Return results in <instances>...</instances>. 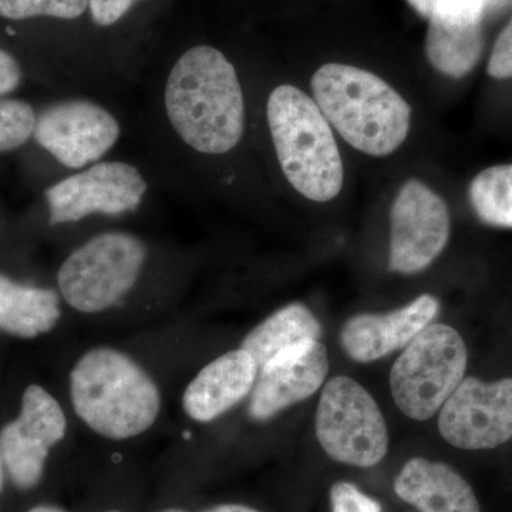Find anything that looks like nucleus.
Masks as SVG:
<instances>
[{
    "instance_id": "7",
    "label": "nucleus",
    "mask_w": 512,
    "mask_h": 512,
    "mask_svg": "<svg viewBox=\"0 0 512 512\" xmlns=\"http://www.w3.org/2000/svg\"><path fill=\"white\" fill-rule=\"evenodd\" d=\"M144 259L146 248L134 235H99L64 261L57 276L60 292L76 311H106L136 285Z\"/></svg>"
},
{
    "instance_id": "28",
    "label": "nucleus",
    "mask_w": 512,
    "mask_h": 512,
    "mask_svg": "<svg viewBox=\"0 0 512 512\" xmlns=\"http://www.w3.org/2000/svg\"><path fill=\"white\" fill-rule=\"evenodd\" d=\"M204 512H259L254 510V508L247 507V505L241 504H222L217 505V507H212L210 510Z\"/></svg>"
},
{
    "instance_id": "10",
    "label": "nucleus",
    "mask_w": 512,
    "mask_h": 512,
    "mask_svg": "<svg viewBox=\"0 0 512 512\" xmlns=\"http://www.w3.org/2000/svg\"><path fill=\"white\" fill-rule=\"evenodd\" d=\"M147 191L143 175L126 163H99L64 178L46 191L50 224H67L92 214L136 211Z\"/></svg>"
},
{
    "instance_id": "14",
    "label": "nucleus",
    "mask_w": 512,
    "mask_h": 512,
    "mask_svg": "<svg viewBox=\"0 0 512 512\" xmlns=\"http://www.w3.org/2000/svg\"><path fill=\"white\" fill-rule=\"evenodd\" d=\"M328 373V350L320 342L268 363L256 377L249 416L258 421L269 420L309 399L325 383Z\"/></svg>"
},
{
    "instance_id": "19",
    "label": "nucleus",
    "mask_w": 512,
    "mask_h": 512,
    "mask_svg": "<svg viewBox=\"0 0 512 512\" xmlns=\"http://www.w3.org/2000/svg\"><path fill=\"white\" fill-rule=\"evenodd\" d=\"M483 49V25L429 20L426 55L437 72L460 79L476 67Z\"/></svg>"
},
{
    "instance_id": "13",
    "label": "nucleus",
    "mask_w": 512,
    "mask_h": 512,
    "mask_svg": "<svg viewBox=\"0 0 512 512\" xmlns=\"http://www.w3.org/2000/svg\"><path fill=\"white\" fill-rule=\"evenodd\" d=\"M434 296L421 295L409 305L387 313H360L340 330V345L350 359L375 362L410 342L439 315Z\"/></svg>"
},
{
    "instance_id": "30",
    "label": "nucleus",
    "mask_w": 512,
    "mask_h": 512,
    "mask_svg": "<svg viewBox=\"0 0 512 512\" xmlns=\"http://www.w3.org/2000/svg\"><path fill=\"white\" fill-rule=\"evenodd\" d=\"M3 483H5V464H3L2 454H0V493L3 490Z\"/></svg>"
},
{
    "instance_id": "25",
    "label": "nucleus",
    "mask_w": 512,
    "mask_h": 512,
    "mask_svg": "<svg viewBox=\"0 0 512 512\" xmlns=\"http://www.w3.org/2000/svg\"><path fill=\"white\" fill-rule=\"evenodd\" d=\"M487 70L494 79L512 77V19L495 42Z\"/></svg>"
},
{
    "instance_id": "3",
    "label": "nucleus",
    "mask_w": 512,
    "mask_h": 512,
    "mask_svg": "<svg viewBox=\"0 0 512 512\" xmlns=\"http://www.w3.org/2000/svg\"><path fill=\"white\" fill-rule=\"evenodd\" d=\"M74 412L100 436L126 440L156 423L161 396L138 363L116 349L90 350L70 373Z\"/></svg>"
},
{
    "instance_id": "20",
    "label": "nucleus",
    "mask_w": 512,
    "mask_h": 512,
    "mask_svg": "<svg viewBox=\"0 0 512 512\" xmlns=\"http://www.w3.org/2000/svg\"><path fill=\"white\" fill-rule=\"evenodd\" d=\"M470 201L484 224L512 229V164L481 171L470 185Z\"/></svg>"
},
{
    "instance_id": "26",
    "label": "nucleus",
    "mask_w": 512,
    "mask_h": 512,
    "mask_svg": "<svg viewBox=\"0 0 512 512\" xmlns=\"http://www.w3.org/2000/svg\"><path fill=\"white\" fill-rule=\"evenodd\" d=\"M138 0H89L90 15L99 26H111L119 22Z\"/></svg>"
},
{
    "instance_id": "32",
    "label": "nucleus",
    "mask_w": 512,
    "mask_h": 512,
    "mask_svg": "<svg viewBox=\"0 0 512 512\" xmlns=\"http://www.w3.org/2000/svg\"><path fill=\"white\" fill-rule=\"evenodd\" d=\"M107 512H120V511H107Z\"/></svg>"
},
{
    "instance_id": "16",
    "label": "nucleus",
    "mask_w": 512,
    "mask_h": 512,
    "mask_svg": "<svg viewBox=\"0 0 512 512\" xmlns=\"http://www.w3.org/2000/svg\"><path fill=\"white\" fill-rule=\"evenodd\" d=\"M394 491L420 512H481L470 484L439 461H407L394 480Z\"/></svg>"
},
{
    "instance_id": "31",
    "label": "nucleus",
    "mask_w": 512,
    "mask_h": 512,
    "mask_svg": "<svg viewBox=\"0 0 512 512\" xmlns=\"http://www.w3.org/2000/svg\"><path fill=\"white\" fill-rule=\"evenodd\" d=\"M161 512H185L184 510H180V508H170V510H164Z\"/></svg>"
},
{
    "instance_id": "5",
    "label": "nucleus",
    "mask_w": 512,
    "mask_h": 512,
    "mask_svg": "<svg viewBox=\"0 0 512 512\" xmlns=\"http://www.w3.org/2000/svg\"><path fill=\"white\" fill-rule=\"evenodd\" d=\"M467 365V346L460 333L444 323H431L392 367L394 403L409 419H431L463 382Z\"/></svg>"
},
{
    "instance_id": "6",
    "label": "nucleus",
    "mask_w": 512,
    "mask_h": 512,
    "mask_svg": "<svg viewBox=\"0 0 512 512\" xmlns=\"http://www.w3.org/2000/svg\"><path fill=\"white\" fill-rule=\"evenodd\" d=\"M315 429L325 453L348 466H376L389 451L382 410L372 394L348 376L333 377L323 387Z\"/></svg>"
},
{
    "instance_id": "4",
    "label": "nucleus",
    "mask_w": 512,
    "mask_h": 512,
    "mask_svg": "<svg viewBox=\"0 0 512 512\" xmlns=\"http://www.w3.org/2000/svg\"><path fill=\"white\" fill-rule=\"evenodd\" d=\"M268 123L285 177L303 197L328 202L343 187V163L329 121L298 87H276L268 100Z\"/></svg>"
},
{
    "instance_id": "17",
    "label": "nucleus",
    "mask_w": 512,
    "mask_h": 512,
    "mask_svg": "<svg viewBox=\"0 0 512 512\" xmlns=\"http://www.w3.org/2000/svg\"><path fill=\"white\" fill-rule=\"evenodd\" d=\"M322 336V326L303 303H291L259 323L242 340L241 349L255 360L258 370L281 357L301 352Z\"/></svg>"
},
{
    "instance_id": "24",
    "label": "nucleus",
    "mask_w": 512,
    "mask_h": 512,
    "mask_svg": "<svg viewBox=\"0 0 512 512\" xmlns=\"http://www.w3.org/2000/svg\"><path fill=\"white\" fill-rule=\"evenodd\" d=\"M329 497L332 512H382L376 500L346 481L333 484Z\"/></svg>"
},
{
    "instance_id": "23",
    "label": "nucleus",
    "mask_w": 512,
    "mask_h": 512,
    "mask_svg": "<svg viewBox=\"0 0 512 512\" xmlns=\"http://www.w3.org/2000/svg\"><path fill=\"white\" fill-rule=\"evenodd\" d=\"M36 113L23 100L0 99V153L16 150L35 134Z\"/></svg>"
},
{
    "instance_id": "15",
    "label": "nucleus",
    "mask_w": 512,
    "mask_h": 512,
    "mask_svg": "<svg viewBox=\"0 0 512 512\" xmlns=\"http://www.w3.org/2000/svg\"><path fill=\"white\" fill-rule=\"evenodd\" d=\"M258 372L255 360L244 349L212 360L188 384L183 397L185 413L201 423L218 419L252 392Z\"/></svg>"
},
{
    "instance_id": "2",
    "label": "nucleus",
    "mask_w": 512,
    "mask_h": 512,
    "mask_svg": "<svg viewBox=\"0 0 512 512\" xmlns=\"http://www.w3.org/2000/svg\"><path fill=\"white\" fill-rule=\"evenodd\" d=\"M311 86L315 103L330 126L356 150L384 157L406 140L412 109L376 74L329 63L313 74Z\"/></svg>"
},
{
    "instance_id": "22",
    "label": "nucleus",
    "mask_w": 512,
    "mask_h": 512,
    "mask_svg": "<svg viewBox=\"0 0 512 512\" xmlns=\"http://www.w3.org/2000/svg\"><path fill=\"white\" fill-rule=\"evenodd\" d=\"M89 8V0H0V18L20 22L36 18L73 20Z\"/></svg>"
},
{
    "instance_id": "11",
    "label": "nucleus",
    "mask_w": 512,
    "mask_h": 512,
    "mask_svg": "<svg viewBox=\"0 0 512 512\" xmlns=\"http://www.w3.org/2000/svg\"><path fill=\"white\" fill-rule=\"evenodd\" d=\"M62 406L43 387L25 390L18 419L0 431V454L10 480L20 490H30L43 476L49 451L66 434Z\"/></svg>"
},
{
    "instance_id": "29",
    "label": "nucleus",
    "mask_w": 512,
    "mask_h": 512,
    "mask_svg": "<svg viewBox=\"0 0 512 512\" xmlns=\"http://www.w3.org/2000/svg\"><path fill=\"white\" fill-rule=\"evenodd\" d=\"M28 512H66L62 508L53 507V505H39V507L32 508Z\"/></svg>"
},
{
    "instance_id": "12",
    "label": "nucleus",
    "mask_w": 512,
    "mask_h": 512,
    "mask_svg": "<svg viewBox=\"0 0 512 512\" xmlns=\"http://www.w3.org/2000/svg\"><path fill=\"white\" fill-rule=\"evenodd\" d=\"M33 136L60 164L76 170L99 160L117 143L120 124L90 101H64L37 117Z\"/></svg>"
},
{
    "instance_id": "8",
    "label": "nucleus",
    "mask_w": 512,
    "mask_h": 512,
    "mask_svg": "<svg viewBox=\"0 0 512 512\" xmlns=\"http://www.w3.org/2000/svg\"><path fill=\"white\" fill-rule=\"evenodd\" d=\"M450 229L443 198L419 180L407 181L390 212V271H424L447 247Z\"/></svg>"
},
{
    "instance_id": "1",
    "label": "nucleus",
    "mask_w": 512,
    "mask_h": 512,
    "mask_svg": "<svg viewBox=\"0 0 512 512\" xmlns=\"http://www.w3.org/2000/svg\"><path fill=\"white\" fill-rule=\"evenodd\" d=\"M165 109L178 136L200 153H228L244 134L237 72L214 47H192L177 60L165 86Z\"/></svg>"
},
{
    "instance_id": "21",
    "label": "nucleus",
    "mask_w": 512,
    "mask_h": 512,
    "mask_svg": "<svg viewBox=\"0 0 512 512\" xmlns=\"http://www.w3.org/2000/svg\"><path fill=\"white\" fill-rule=\"evenodd\" d=\"M510 0H407L427 20L483 25L484 16Z\"/></svg>"
},
{
    "instance_id": "18",
    "label": "nucleus",
    "mask_w": 512,
    "mask_h": 512,
    "mask_svg": "<svg viewBox=\"0 0 512 512\" xmlns=\"http://www.w3.org/2000/svg\"><path fill=\"white\" fill-rule=\"evenodd\" d=\"M60 319V299L53 289L36 288L0 274V330L33 339L55 328Z\"/></svg>"
},
{
    "instance_id": "9",
    "label": "nucleus",
    "mask_w": 512,
    "mask_h": 512,
    "mask_svg": "<svg viewBox=\"0 0 512 512\" xmlns=\"http://www.w3.org/2000/svg\"><path fill=\"white\" fill-rule=\"evenodd\" d=\"M441 437L461 450H491L512 439V377H464L441 406Z\"/></svg>"
},
{
    "instance_id": "27",
    "label": "nucleus",
    "mask_w": 512,
    "mask_h": 512,
    "mask_svg": "<svg viewBox=\"0 0 512 512\" xmlns=\"http://www.w3.org/2000/svg\"><path fill=\"white\" fill-rule=\"evenodd\" d=\"M22 67L8 50L0 49V97L18 89L22 82Z\"/></svg>"
}]
</instances>
